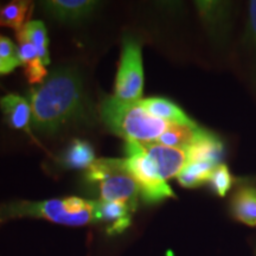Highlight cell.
<instances>
[{"label": "cell", "mask_w": 256, "mask_h": 256, "mask_svg": "<svg viewBox=\"0 0 256 256\" xmlns=\"http://www.w3.org/2000/svg\"><path fill=\"white\" fill-rule=\"evenodd\" d=\"M249 18H250V26L252 31L254 34L256 42V0L249 2Z\"/></svg>", "instance_id": "603a6c76"}, {"label": "cell", "mask_w": 256, "mask_h": 256, "mask_svg": "<svg viewBox=\"0 0 256 256\" xmlns=\"http://www.w3.org/2000/svg\"><path fill=\"white\" fill-rule=\"evenodd\" d=\"M215 164L204 162H188L178 174V182L184 188H197L210 182L211 174L216 168Z\"/></svg>", "instance_id": "e0dca14e"}, {"label": "cell", "mask_w": 256, "mask_h": 256, "mask_svg": "<svg viewBox=\"0 0 256 256\" xmlns=\"http://www.w3.org/2000/svg\"><path fill=\"white\" fill-rule=\"evenodd\" d=\"M133 212L130 206L119 202H98L100 223L106 224V232L110 236L119 235L130 226Z\"/></svg>", "instance_id": "9c48e42d"}, {"label": "cell", "mask_w": 256, "mask_h": 256, "mask_svg": "<svg viewBox=\"0 0 256 256\" xmlns=\"http://www.w3.org/2000/svg\"><path fill=\"white\" fill-rule=\"evenodd\" d=\"M139 145L145 154L154 162L158 174L164 180L178 177L188 164L186 150L165 146L156 142H139Z\"/></svg>", "instance_id": "52a82bcc"}, {"label": "cell", "mask_w": 256, "mask_h": 256, "mask_svg": "<svg viewBox=\"0 0 256 256\" xmlns=\"http://www.w3.org/2000/svg\"><path fill=\"white\" fill-rule=\"evenodd\" d=\"M0 214L2 220L32 217L72 226L100 223L98 202L80 197L43 202L16 200L0 206Z\"/></svg>", "instance_id": "7a4b0ae2"}, {"label": "cell", "mask_w": 256, "mask_h": 256, "mask_svg": "<svg viewBox=\"0 0 256 256\" xmlns=\"http://www.w3.org/2000/svg\"><path fill=\"white\" fill-rule=\"evenodd\" d=\"M202 132L203 128H200L197 124L186 126V124H171L165 133L156 140V142L174 148L188 150L200 138Z\"/></svg>", "instance_id": "5bb4252c"}, {"label": "cell", "mask_w": 256, "mask_h": 256, "mask_svg": "<svg viewBox=\"0 0 256 256\" xmlns=\"http://www.w3.org/2000/svg\"><path fill=\"white\" fill-rule=\"evenodd\" d=\"M18 58L20 60L22 66H26V64L34 62L38 57V51L36 48H34L30 42L22 40L19 42L18 46Z\"/></svg>", "instance_id": "7402d4cb"}, {"label": "cell", "mask_w": 256, "mask_h": 256, "mask_svg": "<svg viewBox=\"0 0 256 256\" xmlns=\"http://www.w3.org/2000/svg\"><path fill=\"white\" fill-rule=\"evenodd\" d=\"M144 88L142 48L132 36L122 40L121 62L115 81V98L124 101H140Z\"/></svg>", "instance_id": "8992f818"}, {"label": "cell", "mask_w": 256, "mask_h": 256, "mask_svg": "<svg viewBox=\"0 0 256 256\" xmlns=\"http://www.w3.org/2000/svg\"><path fill=\"white\" fill-rule=\"evenodd\" d=\"M19 66L18 63L14 62H8V60H4L0 58V75H6V74H10L11 72Z\"/></svg>", "instance_id": "cb8c5ba5"}, {"label": "cell", "mask_w": 256, "mask_h": 256, "mask_svg": "<svg viewBox=\"0 0 256 256\" xmlns=\"http://www.w3.org/2000/svg\"><path fill=\"white\" fill-rule=\"evenodd\" d=\"M43 6L57 20L70 23L82 20L90 16L98 2L90 0H52L46 2Z\"/></svg>", "instance_id": "ba28073f"}, {"label": "cell", "mask_w": 256, "mask_h": 256, "mask_svg": "<svg viewBox=\"0 0 256 256\" xmlns=\"http://www.w3.org/2000/svg\"><path fill=\"white\" fill-rule=\"evenodd\" d=\"M17 40L18 42H30L32 46L37 49L38 57H40L42 63L44 66H48L50 63L49 49H48V46H49V40H48L46 28L42 22H28L23 26V28L17 32Z\"/></svg>", "instance_id": "9a60e30c"}, {"label": "cell", "mask_w": 256, "mask_h": 256, "mask_svg": "<svg viewBox=\"0 0 256 256\" xmlns=\"http://www.w3.org/2000/svg\"><path fill=\"white\" fill-rule=\"evenodd\" d=\"M140 104L142 106L147 113L151 114L156 119L166 121L168 124L196 126V122L192 121L177 104H174L170 100H166V98H145V100H140Z\"/></svg>", "instance_id": "7c38bea8"}, {"label": "cell", "mask_w": 256, "mask_h": 256, "mask_svg": "<svg viewBox=\"0 0 256 256\" xmlns=\"http://www.w3.org/2000/svg\"><path fill=\"white\" fill-rule=\"evenodd\" d=\"M0 58L22 66L20 60L18 58V48L14 46L10 38L4 36H0Z\"/></svg>", "instance_id": "44dd1931"}, {"label": "cell", "mask_w": 256, "mask_h": 256, "mask_svg": "<svg viewBox=\"0 0 256 256\" xmlns=\"http://www.w3.org/2000/svg\"><path fill=\"white\" fill-rule=\"evenodd\" d=\"M86 179L98 184L102 202H119L136 211L140 191L136 180L128 171L126 159H95L87 168Z\"/></svg>", "instance_id": "277c9868"}, {"label": "cell", "mask_w": 256, "mask_h": 256, "mask_svg": "<svg viewBox=\"0 0 256 256\" xmlns=\"http://www.w3.org/2000/svg\"><path fill=\"white\" fill-rule=\"evenodd\" d=\"M232 214L240 222L256 226V188H238L232 200Z\"/></svg>", "instance_id": "4fadbf2b"}, {"label": "cell", "mask_w": 256, "mask_h": 256, "mask_svg": "<svg viewBox=\"0 0 256 256\" xmlns=\"http://www.w3.org/2000/svg\"><path fill=\"white\" fill-rule=\"evenodd\" d=\"M32 126L37 132L55 134L63 127L88 119L89 101L81 75L68 66L54 70L32 89Z\"/></svg>", "instance_id": "6da1fadb"}, {"label": "cell", "mask_w": 256, "mask_h": 256, "mask_svg": "<svg viewBox=\"0 0 256 256\" xmlns=\"http://www.w3.org/2000/svg\"><path fill=\"white\" fill-rule=\"evenodd\" d=\"M25 76L30 83H42L48 78L46 66L40 58L25 66Z\"/></svg>", "instance_id": "ffe728a7"}, {"label": "cell", "mask_w": 256, "mask_h": 256, "mask_svg": "<svg viewBox=\"0 0 256 256\" xmlns=\"http://www.w3.org/2000/svg\"><path fill=\"white\" fill-rule=\"evenodd\" d=\"M100 115L112 133L127 142H156L171 124L147 113L140 101H124L115 96L101 102Z\"/></svg>", "instance_id": "3957f363"}, {"label": "cell", "mask_w": 256, "mask_h": 256, "mask_svg": "<svg viewBox=\"0 0 256 256\" xmlns=\"http://www.w3.org/2000/svg\"><path fill=\"white\" fill-rule=\"evenodd\" d=\"M30 8L31 4L28 2H11L0 10V26L11 28L16 32L20 31L26 24L25 19L30 16Z\"/></svg>", "instance_id": "ac0fdd59"}, {"label": "cell", "mask_w": 256, "mask_h": 256, "mask_svg": "<svg viewBox=\"0 0 256 256\" xmlns=\"http://www.w3.org/2000/svg\"><path fill=\"white\" fill-rule=\"evenodd\" d=\"M128 171L136 180L140 198L146 204H156L174 197V191L158 174L154 162L150 159L139 145V142H127L124 145Z\"/></svg>", "instance_id": "5b68a950"}, {"label": "cell", "mask_w": 256, "mask_h": 256, "mask_svg": "<svg viewBox=\"0 0 256 256\" xmlns=\"http://www.w3.org/2000/svg\"><path fill=\"white\" fill-rule=\"evenodd\" d=\"M95 162L94 150L84 140L76 139L63 153L60 162L66 168H88Z\"/></svg>", "instance_id": "2e32d148"}, {"label": "cell", "mask_w": 256, "mask_h": 256, "mask_svg": "<svg viewBox=\"0 0 256 256\" xmlns=\"http://www.w3.org/2000/svg\"><path fill=\"white\" fill-rule=\"evenodd\" d=\"M0 110L4 114L5 122L14 130H28L32 120L31 106L24 98L17 94H8L0 98Z\"/></svg>", "instance_id": "30bf717a"}, {"label": "cell", "mask_w": 256, "mask_h": 256, "mask_svg": "<svg viewBox=\"0 0 256 256\" xmlns=\"http://www.w3.org/2000/svg\"><path fill=\"white\" fill-rule=\"evenodd\" d=\"M0 222H2V214H0Z\"/></svg>", "instance_id": "d4e9b609"}, {"label": "cell", "mask_w": 256, "mask_h": 256, "mask_svg": "<svg viewBox=\"0 0 256 256\" xmlns=\"http://www.w3.org/2000/svg\"><path fill=\"white\" fill-rule=\"evenodd\" d=\"M188 162H204L220 165L223 156V144L215 134L203 130L200 138L186 150Z\"/></svg>", "instance_id": "8fae6325"}, {"label": "cell", "mask_w": 256, "mask_h": 256, "mask_svg": "<svg viewBox=\"0 0 256 256\" xmlns=\"http://www.w3.org/2000/svg\"><path fill=\"white\" fill-rule=\"evenodd\" d=\"M210 183L218 196H226V192L230 190L234 183L232 176L230 174L228 166L224 164L217 165L216 168L214 170L212 174H211Z\"/></svg>", "instance_id": "d6986e66"}]
</instances>
